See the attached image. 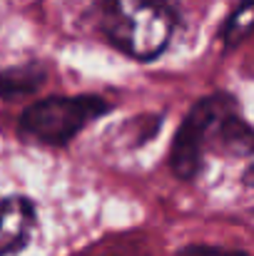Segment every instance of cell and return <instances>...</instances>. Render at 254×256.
Masks as SVG:
<instances>
[{
    "label": "cell",
    "mask_w": 254,
    "mask_h": 256,
    "mask_svg": "<svg viewBox=\"0 0 254 256\" xmlns=\"http://www.w3.org/2000/svg\"><path fill=\"white\" fill-rule=\"evenodd\" d=\"M35 226V206L25 196H8L0 202V256L18 254Z\"/></svg>",
    "instance_id": "obj_4"
},
{
    "label": "cell",
    "mask_w": 254,
    "mask_h": 256,
    "mask_svg": "<svg viewBox=\"0 0 254 256\" xmlns=\"http://www.w3.org/2000/svg\"><path fill=\"white\" fill-rule=\"evenodd\" d=\"M177 28L172 0H105L102 30L107 40L135 60H152L167 48Z\"/></svg>",
    "instance_id": "obj_1"
},
{
    "label": "cell",
    "mask_w": 254,
    "mask_h": 256,
    "mask_svg": "<svg viewBox=\"0 0 254 256\" xmlns=\"http://www.w3.org/2000/svg\"><path fill=\"white\" fill-rule=\"evenodd\" d=\"M229 114H232V100L222 94L204 97L187 112L179 130L174 132L169 150V164L177 176L182 179L197 176L209 142L219 137V130Z\"/></svg>",
    "instance_id": "obj_3"
},
{
    "label": "cell",
    "mask_w": 254,
    "mask_h": 256,
    "mask_svg": "<svg viewBox=\"0 0 254 256\" xmlns=\"http://www.w3.org/2000/svg\"><path fill=\"white\" fill-rule=\"evenodd\" d=\"M249 35H254V0H242L234 8V12L227 18L222 38L229 45H234V42H239Z\"/></svg>",
    "instance_id": "obj_6"
},
{
    "label": "cell",
    "mask_w": 254,
    "mask_h": 256,
    "mask_svg": "<svg viewBox=\"0 0 254 256\" xmlns=\"http://www.w3.org/2000/svg\"><path fill=\"white\" fill-rule=\"evenodd\" d=\"M43 72L35 68H15V70H3L0 72V97H18L28 94L35 87H40Z\"/></svg>",
    "instance_id": "obj_5"
},
{
    "label": "cell",
    "mask_w": 254,
    "mask_h": 256,
    "mask_svg": "<svg viewBox=\"0 0 254 256\" xmlns=\"http://www.w3.org/2000/svg\"><path fill=\"white\" fill-rule=\"evenodd\" d=\"M174 256H247L244 252H234V249H222V246H207V244H192L179 249Z\"/></svg>",
    "instance_id": "obj_7"
},
{
    "label": "cell",
    "mask_w": 254,
    "mask_h": 256,
    "mask_svg": "<svg viewBox=\"0 0 254 256\" xmlns=\"http://www.w3.org/2000/svg\"><path fill=\"white\" fill-rule=\"evenodd\" d=\"M110 104L95 94L78 97H48L30 104L18 122V134L25 142L63 147L73 137H78L90 122L102 117Z\"/></svg>",
    "instance_id": "obj_2"
}]
</instances>
